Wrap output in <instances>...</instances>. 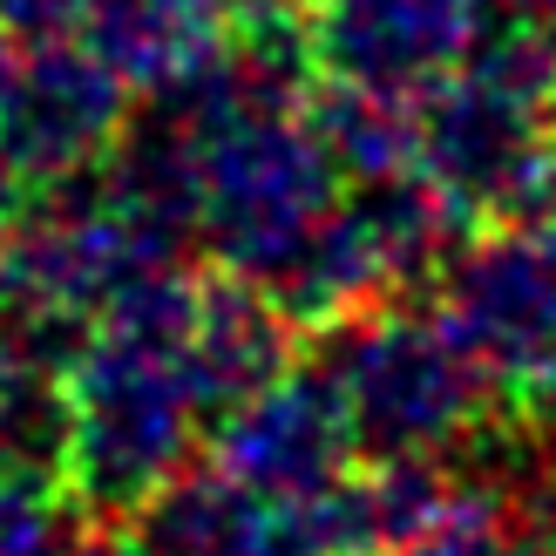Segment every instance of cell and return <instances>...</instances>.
<instances>
[{
	"label": "cell",
	"mask_w": 556,
	"mask_h": 556,
	"mask_svg": "<svg viewBox=\"0 0 556 556\" xmlns=\"http://www.w3.org/2000/svg\"><path fill=\"white\" fill-rule=\"evenodd\" d=\"M68 387V482L62 495L89 522H129L150 495L190 468L204 401L190 387L184 346L96 332L62 374Z\"/></svg>",
	"instance_id": "obj_1"
},
{
	"label": "cell",
	"mask_w": 556,
	"mask_h": 556,
	"mask_svg": "<svg viewBox=\"0 0 556 556\" xmlns=\"http://www.w3.org/2000/svg\"><path fill=\"white\" fill-rule=\"evenodd\" d=\"M313 367L332 380L359 455H455L495 421V387L448 319L421 305H367L313 332Z\"/></svg>",
	"instance_id": "obj_2"
},
{
	"label": "cell",
	"mask_w": 556,
	"mask_h": 556,
	"mask_svg": "<svg viewBox=\"0 0 556 556\" xmlns=\"http://www.w3.org/2000/svg\"><path fill=\"white\" fill-rule=\"evenodd\" d=\"M414 170L468 211V225H549L556 217V136L543 109L448 75L414 96Z\"/></svg>",
	"instance_id": "obj_3"
},
{
	"label": "cell",
	"mask_w": 556,
	"mask_h": 556,
	"mask_svg": "<svg viewBox=\"0 0 556 556\" xmlns=\"http://www.w3.org/2000/svg\"><path fill=\"white\" fill-rule=\"evenodd\" d=\"M8 244H0V319H89L136 265H156L123 225L102 170L27 184Z\"/></svg>",
	"instance_id": "obj_4"
},
{
	"label": "cell",
	"mask_w": 556,
	"mask_h": 556,
	"mask_svg": "<svg viewBox=\"0 0 556 556\" xmlns=\"http://www.w3.org/2000/svg\"><path fill=\"white\" fill-rule=\"evenodd\" d=\"M434 313L503 387L556 353V231L549 225H482L434 278Z\"/></svg>",
	"instance_id": "obj_5"
},
{
	"label": "cell",
	"mask_w": 556,
	"mask_h": 556,
	"mask_svg": "<svg viewBox=\"0 0 556 556\" xmlns=\"http://www.w3.org/2000/svg\"><path fill=\"white\" fill-rule=\"evenodd\" d=\"M217 468L252 495L258 509H299L305 495H319L332 476L353 468V428L346 407L332 394V380L313 359H292L278 380H265L258 394H244L211 421Z\"/></svg>",
	"instance_id": "obj_6"
},
{
	"label": "cell",
	"mask_w": 556,
	"mask_h": 556,
	"mask_svg": "<svg viewBox=\"0 0 556 556\" xmlns=\"http://www.w3.org/2000/svg\"><path fill=\"white\" fill-rule=\"evenodd\" d=\"M129 96L136 89L89 41H27L8 96H0V150L21 170V184L96 170L129 123Z\"/></svg>",
	"instance_id": "obj_7"
},
{
	"label": "cell",
	"mask_w": 556,
	"mask_h": 556,
	"mask_svg": "<svg viewBox=\"0 0 556 556\" xmlns=\"http://www.w3.org/2000/svg\"><path fill=\"white\" fill-rule=\"evenodd\" d=\"M305 54L319 81L374 96H428L476 41V0H305Z\"/></svg>",
	"instance_id": "obj_8"
},
{
	"label": "cell",
	"mask_w": 556,
	"mask_h": 556,
	"mask_svg": "<svg viewBox=\"0 0 556 556\" xmlns=\"http://www.w3.org/2000/svg\"><path fill=\"white\" fill-rule=\"evenodd\" d=\"M299 359V326L252 286V278H204L198 299V326L184 340V367L190 387L204 401V421H217L225 407H238L244 394H258L265 380H278Z\"/></svg>",
	"instance_id": "obj_9"
},
{
	"label": "cell",
	"mask_w": 556,
	"mask_h": 556,
	"mask_svg": "<svg viewBox=\"0 0 556 556\" xmlns=\"http://www.w3.org/2000/svg\"><path fill=\"white\" fill-rule=\"evenodd\" d=\"M346 217L359 244H367V258L380 271L387 292H407V286H434L441 265L462 252V238L476 231L468 225V211L448 198V190H434L421 170H387V177H367V184H346Z\"/></svg>",
	"instance_id": "obj_10"
},
{
	"label": "cell",
	"mask_w": 556,
	"mask_h": 556,
	"mask_svg": "<svg viewBox=\"0 0 556 556\" xmlns=\"http://www.w3.org/2000/svg\"><path fill=\"white\" fill-rule=\"evenodd\" d=\"M231 35V0H89L81 41L136 96H163Z\"/></svg>",
	"instance_id": "obj_11"
},
{
	"label": "cell",
	"mask_w": 556,
	"mask_h": 556,
	"mask_svg": "<svg viewBox=\"0 0 556 556\" xmlns=\"http://www.w3.org/2000/svg\"><path fill=\"white\" fill-rule=\"evenodd\" d=\"M265 509L244 495L225 468H177L143 509L129 516V543L143 556H231V543Z\"/></svg>",
	"instance_id": "obj_12"
},
{
	"label": "cell",
	"mask_w": 556,
	"mask_h": 556,
	"mask_svg": "<svg viewBox=\"0 0 556 556\" xmlns=\"http://www.w3.org/2000/svg\"><path fill=\"white\" fill-rule=\"evenodd\" d=\"M305 123H313V136L326 143L332 170L346 184H367V177H387V170H407L414 163V102H401V96L313 81Z\"/></svg>",
	"instance_id": "obj_13"
},
{
	"label": "cell",
	"mask_w": 556,
	"mask_h": 556,
	"mask_svg": "<svg viewBox=\"0 0 556 556\" xmlns=\"http://www.w3.org/2000/svg\"><path fill=\"white\" fill-rule=\"evenodd\" d=\"M448 476H455V468H448ZM401 556H556V530L522 503L516 489L455 476L441 516Z\"/></svg>",
	"instance_id": "obj_14"
},
{
	"label": "cell",
	"mask_w": 556,
	"mask_h": 556,
	"mask_svg": "<svg viewBox=\"0 0 556 556\" xmlns=\"http://www.w3.org/2000/svg\"><path fill=\"white\" fill-rule=\"evenodd\" d=\"M0 476L62 489L68 482V387L62 374L27 367L14 380V394L0 401Z\"/></svg>",
	"instance_id": "obj_15"
},
{
	"label": "cell",
	"mask_w": 556,
	"mask_h": 556,
	"mask_svg": "<svg viewBox=\"0 0 556 556\" xmlns=\"http://www.w3.org/2000/svg\"><path fill=\"white\" fill-rule=\"evenodd\" d=\"M462 75H476L482 89L509 96V102H530L549 109L556 96V21H503L476 27V41L462 54Z\"/></svg>",
	"instance_id": "obj_16"
},
{
	"label": "cell",
	"mask_w": 556,
	"mask_h": 556,
	"mask_svg": "<svg viewBox=\"0 0 556 556\" xmlns=\"http://www.w3.org/2000/svg\"><path fill=\"white\" fill-rule=\"evenodd\" d=\"M68 543L75 516L62 509V489L0 476V556H68Z\"/></svg>",
	"instance_id": "obj_17"
},
{
	"label": "cell",
	"mask_w": 556,
	"mask_h": 556,
	"mask_svg": "<svg viewBox=\"0 0 556 556\" xmlns=\"http://www.w3.org/2000/svg\"><path fill=\"white\" fill-rule=\"evenodd\" d=\"M503 401H509V421H522V428L543 441V448H556V353L543 359V367L522 374Z\"/></svg>",
	"instance_id": "obj_18"
},
{
	"label": "cell",
	"mask_w": 556,
	"mask_h": 556,
	"mask_svg": "<svg viewBox=\"0 0 556 556\" xmlns=\"http://www.w3.org/2000/svg\"><path fill=\"white\" fill-rule=\"evenodd\" d=\"M0 21L21 41H54V35H75L89 21V0H0Z\"/></svg>",
	"instance_id": "obj_19"
},
{
	"label": "cell",
	"mask_w": 556,
	"mask_h": 556,
	"mask_svg": "<svg viewBox=\"0 0 556 556\" xmlns=\"http://www.w3.org/2000/svg\"><path fill=\"white\" fill-rule=\"evenodd\" d=\"M231 556H319V549H313V536H305L286 509H265L252 530L231 543Z\"/></svg>",
	"instance_id": "obj_20"
},
{
	"label": "cell",
	"mask_w": 556,
	"mask_h": 556,
	"mask_svg": "<svg viewBox=\"0 0 556 556\" xmlns=\"http://www.w3.org/2000/svg\"><path fill=\"white\" fill-rule=\"evenodd\" d=\"M68 556H143L129 536H116V522H96V530H75Z\"/></svg>",
	"instance_id": "obj_21"
},
{
	"label": "cell",
	"mask_w": 556,
	"mask_h": 556,
	"mask_svg": "<svg viewBox=\"0 0 556 556\" xmlns=\"http://www.w3.org/2000/svg\"><path fill=\"white\" fill-rule=\"evenodd\" d=\"M21 204H27V184H21V170L8 163V150H0V244H8V231H14Z\"/></svg>",
	"instance_id": "obj_22"
},
{
	"label": "cell",
	"mask_w": 556,
	"mask_h": 556,
	"mask_svg": "<svg viewBox=\"0 0 556 556\" xmlns=\"http://www.w3.org/2000/svg\"><path fill=\"white\" fill-rule=\"evenodd\" d=\"M503 21H556V0H482Z\"/></svg>",
	"instance_id": "obj_23"
},
{
	"label": "cell",
	"mask_w": 556,
	"mask_h": 556,
	"mask_svg": "<svg viewBox=\"0 0 556 556\" xmlns=\"http://www.w3.org/2000/svg\"><path fill=\"white\" fill-rule=\"evenodd\" d=\"M14 68H21V35L8 21H0V96H8V81H14Z\"/></svg>",
	"instance_id": "obj_24"
},
{
	"label": "cell",
	"mask_w": 556,
	"mask_h": 556,
	"mask_svg": "<svg viewBox=\"0 0 556 556\" xmlns=\"http://www.w3.org/2000/svg\"><path fill=\"white\" fill-rule=\"evenodd\" d=\"M305 0H231V21H244V14H299Z\"/></svg>",
	"instance_id": "obj_25"
},
{
	"label": "cell",
	"mask_w": 556,
	"mask_h": 556,
	"mask_svg": "<svg viewBox=\"0 0 556 556\" xmlns=\"http://www.w3.org/2000/svg\"><path fill=\"white\" fill-rule=\"evenodd\" d=\"M21 374H27V367H21V353L8 346V332H0V401L14 394V380H21Z\"/></svg>",
	"instance_id": "obj_26"
},
{
	"label": "cell",
	"mask_w": 556,
	"mask_h": 556,
	"mask_svg": "<svg viewBox=\"0 0 556 556\" xmlns=\"http://www.w3.org/2000/svg\"><path fill=\"white\" fill-rule=\"evenodd\" d=\"M543 123H549V136H556V96H549V109H543Z\"/></svg>",
	"instance_id": "obj_27"
},
{
	"label": "cell",
	"mask_w": 556,
	"mask_h": 556,
	"mask_svg": "<svg viewBox=\"0 0 556 556\" xmlns=\"http://www.w3.org/2000/svg\"><path fill=\"white\" fill-rule=\"evenodd\" d=\"M549 231H556V217H549Z\"/></svg>",
	"instance_id": "obj_28"
}]
</instances>
